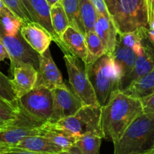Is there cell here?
Here are the masks:
<instances>
[{"mask_svg": "<svg viewBox=\"0 0 154 154\" xmlns=\"http://www.w3.org/2000/svg\"><path fill=\"white\" fill-rule=\"evenodd\" d=\"M63 59L72 92L84 105H99L93 86L87 76L85 66L83 67L79 59L70 54H64Z\"/></svg>", "mask_w": 154, "mask_h": 154, "instance_id": "8992f818", "label": "cell"}, {"mask_svg": "<svg viewBox=\"0 0 154 154\" xmlns=\"http://www.w3.org/2000/svg\"><path fill=\"white\" fill-rule=\"evenodd\" d=\"M2 154H51V153H37V152L30 151V150H23V149L17 148V147H9L8 150H6Z\"/></svg>", "mask_w": 154, "mask_h": 154, "instance_id": "1f68e13d", "label": "cell"}, {"mask_svg": "<svg viewBox=\"0 0 154 154\" xmlns=\"http://www.w3.org/2000/svg\"><path fill=\"white\" fill-rule=\"evenodd\" d=\"M42 135L46 137L51 142L60 147L63 150H66L75 146L78 139L72 134L63 129L51 127L47 123L42 127Z\"/></svg>", "mask_w": 154, "mask_h": 154, "instance_id": "44dd1931", "label": "cell"}, {"mask_svg": "<svg viewBox=\"0 0 154 154\" xmlns=\"http://www.w3.org/2000/svg\"><path fill=\"white\" fill-rule=\"evenodd\" d=\"M0 41L8 53L11 66L17 63H26L38 70L39 54L24 40L21 33L17 35L8 34L0 22Z\"/></svg>", "mask_w": 154, "mask_h": 154, "instance_id": "ba28073f", "label": "cell"}, {"mask_svg": "<svg viewBox=\"0 0 154 154\" xmlns=\"http://www.w3.org/2000/svg\"><path fill=\"white\" fill-rule=\"evenodd\" d=\"M46 1L48 2V3L49 4V5L51 6V7H52L53 5H54L56 4V3L60 2V0H46Z\"/></svg>", "mask_w": 154, "mask_h": 154, "instance_id": "f35d334b", "label": "cell"}, {"mask_svg": "<svg viewBox=\"0 0 154 154\" xmlns=\"http://www.w3.org/2000/svg\"><path fill=\"white\" fill-rule=\"evenodd\" d=\"M101 107L99 105H84L75 115L47 124L51 127L63 129L77 138L88 132L98 134L103 138L100 126Z\"/></svg>", "mask_w": 154, "mask_h": 154, "instance_id": "5b68a950", "label": "cell"}, {"mask_svg": "<svg viewBox=\"0 0 154 154\" xmlns=\"http://www.w3.org/2000/svg\"><path fill=\"white\" fill-rule=\"evenodd\" d=\"M144 153H146L147 154H154V147H153V148L150 149L149 150H147V151L144 152Z\"/></svg>", "mask_w": 154, "mask_h": 154, "instance_id": "ab89813d", "label": "cell"}, {"mask_svg": "<svg viewBox=\"0 0 154 154\" xmlns=\"http://www.w3.org/2000/svg\"><path fill=\"white\" fill-rule=\"evenodd\" d=\"M9 146H7V145H5V144H0V154L3 153L4 152H5L6 150H8Z\"/></svg>", "mask_w": 154, "mask_h": 154, "instance_id": "74e56055", "label": "cell"}, {"mask_svg": "<svg viewBox=\"0 0 154 154\" xmlns=\"http://www.w3.org/2000/svg\"><path fill=\"white\" fill-rule=\"evenodd\" d=\"M98 12L90 0H80L79 21L81 32L84 35L95 31V24L98 18Z\"/></svg>", "mask_w": 154, "mask_h": 154, "instance_id": "7402d4cb", "label": "cell"}, {"mask_svg": "<svg viewBox=\"0 0 154 154\" xmlns=\"http://www.w3.org/2000/svg\"><path fill=\"white\" fill-rule=\"evenodd\" d=\"M95 32L105 45L107 53L112 55L118 36V31L112 20L99 14L95 24Z\"/></svg>", "mask_w": 154, "mask_h": 154, "instance_id": "ac0fdd59", "label": "cell"}, {"mask_svg": "<svg viewBox=\"0 0 154 154\" xmlns=\"http://www.w3.org/2000/svg\"><path fill=\"white\" fill-rule=\"evenodd\" d=\"M65 84L61 72L54 63L48 48L39 55V68L35 86H44L53 90Z\"/></svg>", "mask_w": 154, "mask_h": 154, "instance_id": "30bf717a", "label": "cell"}, {"mask_svg": "<svg viewBox=\"0 0 154 154\" xmlns=\"http://www.w3.org/2000/svg\"><path fill=\"white\" fill-rule=\"evenodd\" d=\"M19 113V104L14 105L0 98V129L14 122Z\"/></svg>", "mask_w": 154, "mask_h": 154, "instance_id": "484cf974", "label": "cell"}, {"mask_svg": "<svg viewBox=\"0 0 154 154\" xmlns=\"http://www.w3.org/2000/svg\"><path fill=\"white\" fill-rule=\"evenodd\" d=\"M102 137L93 132H88L77 139L75 146L84 154H100Z\"/></svg>", "mask_w": 154, "mask_h": 154, "instance_id": "cb8c5ba5", "label": "cell"}, {"mask_svg": "<svg viewBox=\"0 0 154 154\" xmlns=\"http://www.w3.org/2000/svg\"><path fill=\"white\" fill-rule=\"evenodd\" d=\"M18 103L33 117L48 123L51 120L54 108L52 90L44 86H35L31 91L20 98Z\"/></svg>", "mask_w": 154, "mask_h": 154, "instance_id": "52a82bcc", "label": "cell"}, {"mask_svg": "<svg viewBox=\"0 0 154 154\" xmlns=\"http://www.w3.org/2000/svg\"><path fill=\"white\" fill-rule=\"evenodd\" d=\"M60 2L66 11L70 26L81 32L79 21L80 0H60Z\"/></svg>", "mask_w": 154, "mask_h": 154, "instance_id": "4316f807", "label": "cell"}, {"mask_svg": "<svg viewBox=\"0 0 154 154\" xmlns=\"http://www.w3.org/2000/svg\"><path fill=\"white\" fill-rule=\"evenodd\" d=\"M14 147L43 153L57 154L63 151V149L54 144L43 135H32L26 137Z\"/></svg>", "mask_w": 154, "mask_h": 154, "instance_id": "d6986e66", "label": "cell"}, {"mask_svg": "<svg viewBox=\"0 0 154 154\" xmlns=\"http://www.w3.org/2000/svg\"><path fill=\"white\" fill-rule=\"evenodd\" d=\"M85 38L87 48V59L84 65H88L106 54L107 51L102 40L95 31L87 32L85 34Z\"/></svg>", "mask_w": 154, "mask_h": 154, "instance_id": "603a6c76", "label": "cell"}, {"mask_svg": "<svg viewBox=\"0 0 154 154\" xmlns=\"http://www.w3.org/2000/svg\"><path fill=\"white\" fill-rule=\"evenodd\" d=\"M0 98L14 105L18 104L17 96L12 80L0 72Z\"/></svg>", "mask_w": 154, "mask_h": 154, "instance_id": "83f0119b", "label": "cell"}, {"mask_svg": "<svg viewBox=\"0 0 154 154\" xmlns=\"http://www.w3.org/2000/svg\"><path fill=\"white\" fill-rule=\"evenodd\" d=\"M33 22L40 24L46 29L53 37V41L59 45L60 48L63 47L62 41L55 32L51 22V8L46 0H22Z\"/></svg>", "mask_w": 154, "mask_h": 154, "instance_id": "4fadbf2b", "label": "cell"}, {"mask_svg": "<svg viewBox=\"0 0 154 154\" xmlns=\"http://www.w3.org/2000/svg\"><path fill=\"white\" fill-rule=\"evenodd\" d=\"M147 35L149 38L152 42H154V22L151 23L149 26V29H147Z\"/></svg>", "mask_w": 154, "mask_h": 154, "instance_id": "d590c367", "label": "cell"}, {"mask_svg": "<svg viewBox=\"0 0 154 154\" xmlns=\"http://www.w3.org/2000/svg\"><path fill=\"white\" fill-rule=\"evenodd\" d=\"M54 96L53 114L49 123H54L73 116L84 106L81 99L65 84L52 90Z\"/></svg>", "mask_w": 154, "mask_h": 154, "instance_id": "9c48e42d", "label": "cell"}, {"mask_svg": "<svg viewBox=\"0 0 154 154\" xmlns=\"http://www.w3.org/2000/svg\"><path fill=\"white\" fill-rule=\"evenodd\" d=\"M154 147V113L141 114L114 143V154H138Z\"/></svg>", "mask_w": 154, "mask_h": 154, "instance_id": "3957f363", "label": "cell"}, {"mask_svg": "<svg viewBox=\"0 0 154 154\" xmlns=\"http://www.w3.org/2000/svg\"><path fill=\"white\" fill-rule=\"evenodd\" d=\"M42 128H33L12 123L8 126L0 129V144L14 147L20 141L26 137L32 135H42Z\"/></svg>", "mask_w": 154, "mask_h": 154, "instance_id": "e0dca14e", "label": "cell"}, {"mask_svg": "<svg viewBox=\"0 0 154 154\" xmlns=\"http://www.w3.org/2000/svg\"><path fill=\"white\" fill-rule=\"evenodd\" d=\"M90 1H91V2L94 5L98 14L103 15V16L106 17L111 18L109 12H108V8H107L106 4L105 2V0H90Z\"/></svg>", "mask_w": 154, "mask_h": 154, "instance_id": "f546056e", "label": "cell"}, {"mask_svg": "<svg viewBox=\"0 0 154 154\" xmlns=\"http://www.w3.org/2000/svg\"><path fill=\"white\" fill-rule=\"evenodd\" d=\"M6 7L23 23L33 22L22 0H2Z\"/></svg>", "mask_w": 154, "mask_h": 154, "instance_id": "f1b7e54d", "label": "cell"}, {"mask_svg": "<svg viewBox=\"0 0 154 154\" xmlns=\"http://www.w3.org/2000/svg\"><path fill=\"white\" fill-rule=\"evenodd\" d=\"M144 113H154V93L141 99Z\"/></svg>", "mask_w": 154, "mask_h": 154, "instance_id": "4dcf8cb0", "label": "cell"}, {"mask_svg": "<svg viewBox=\"0 0 154 154\" xmlns=\"http://www.w3.org/2000/svg\"><path fill=\"white\" fill-rule=\"evenodd\" d=\"M84 66L98 104L101 108L104 107L120 90V78L112 55L106 53L93 63Z\"/></svg>", "mask_w": 154, "mask_h": 154, "instance_id": "7a4b0ae2", "label": "cell"}, {"mask_svg": "<svg viewBox=\"0 0 154 154\" xmlns=\"http://www.w3.org/2000/svg\"><path fill=\"white\" fill-rule=\"evenodd\" d=\"M20 33L24 40L39 55L49 48L53 41L51 33L35 22L23 23L21 26Z\"/></svg>", "mask_w": 154, "mask_h": 154, "instance_id": "5bb4252c", "label": "cell"}, {"mask_svg": "<svg viewBox=\"0 0 154 154\" xmlns=\"http://www.w3.org/2000/svg\"><path fill=\"white\" fill-rule=\"evenodd\" d=\"M138 154H147L146 153H138Z\"/></svg>", "mask_w": 154, "mask_h": 154, "instance_id": "60d3db41", "label": "cell"}, {"mask_svg": "<svg viewBox=\"0 0 154 154\" xmlns=\"http://www.w3.org/2000/svg\"><path fill=\"white\" fill-rule=\"evenodd\" d=\"M14 87L18 99L31 91L36 85L38 70L29 63H17L11 66Z\"/></svg>", "mask_w": 154, "mask_h": 154, "instance_id": "7c38bea8", "label": "cell"}, {"mask_svg": "<svg viewBox=\"0 0 154 154\" xmlns=\"http://www.w3.org/2000/svg\"><path fill=\"white\" fill-rule=\"evenodd\" d=\"M147 31V28L144 29L141 38V53L137 58L135 68L130 76L126 80L122 90H125L138 78L154 69V42L150 40Z\"/></svg>", "mask_w": 154, "mask_h": 154, "instance_id": "8fae6325", "label": "cell"}, {"mask_svg": "<svg viewBox=\"0 0 154 154\" xmlns=\"http://www.w3.org/2000/svg\"><path fill=\"white\" fill-rule=\"evenodd\" d=\"M149 26L154 22V0H146Z\"/></svg>", "mask_w": 154, "mask_h": 154, "instance_id": "d6a6232c", "label": "cell"}, {"mask_svg": "<svg viewBox=\"0 0 154 154\" xmlns=\"http://www.w3.org/2000/svg\"><path fill=\"white\" fill-rule=\"evenodd\" d=\"M112 57L120 78V90H122L135 68L138 55L132 48L122 44L117 38Z\"/></svg>", "mask_w": 154, "mask_h": 154, "instance_id": "9a60e30c", "label": "cell"}, {"mask_svg": "<svg viewBox=\"0 0 154 154\" xmlns=\"http://www.w3.org/2000/svg\"><path fill=\"white\" fill-rule=\"evenodd\" d=\"M61 50L64 54H70L85 64L87 59V48L85 35L80 30L69 26L61 36Z\"/></svg>", "mask_w": 154, "mask_h": 154, "instance_id": "2e32d148", "label": "cell"}, {"mask_svg": "<svg viewBox=\"0 0 154 154\" xmlns=\"http://www.w3.org/2000/svg\"><path fill=\"white\" fill-rule=\"evenodd\" d=\"M122 92L137 99H142L154 93V69L129 84Z\"/></svg>", "mask_w": 154, "mask_h": 154, "instance_id": "ffe728a7", "label": "cell"}, {"mask_svg": "<svg viewBox=\"0 0 154 154\" xmlns=\"http://www.w3.org/2000/svg\"><path fill=\"white\" fill-rule=\"evenodd\" d=\"M8 13H12V12L6 7V5H5V3L3 2L2 0H0V14Z\"/></svg>", "mask_w": 154, "mask_h": 154, "instance_id": "8d00e7d4", "label": "cell"}, {"mask_svg": "<svg viewBox=\"0 0 154 154\" xmlns=\"http://www.w3.org/2000/svg\"><path fill=\"white\" fill-rule=\"evenodd\" d=\"M118 34L149 29L146 0H105Z\"/></svg>", "mask_w": 154, "mask_h": 154, "instance_id": "277c9868", "label": "cell"}, {"mask_svg": "<svg viewBox=\"0 0 154 154\" xmlns=\"http://www.w3.org/2000/svg\"><path fill=\"white\" fill-rule=\"evenodd\" d=\"M9 59V55L8 51H6L5 48L0 41V62L4 60L5 59Z\"/></svg>", "mask_w": 154, "mask_h": 154, "instance_id": "e575fe53", "label": "cell"}, {"mask_svg": "<svg viewBox=\"0 0 154 154\" xmlns=\"http://www.w3.org/2000/svg\"><path fill=\"white\" fill-rule=\"evenodd\" d=\"M101 108L100 126L103 138L111 140L113 144L120 140L127 128L144 113L141 100L121 90Z\"/></svg>", "mask_w": 154, "mask_h": 154, "instance_id": "6da1fadb", "label": "cell"}, {"mask_svg": "<svg viewBox=\"0 0 154 154\" xmlns=\"http://www.w3.org/2000/svg\"><path fill=\"white\" fill-rule=\"evenodd\" d=\"M51 22L57 35L61 38L66 29L70 26L69 19L61 2L56 3L51 8ZM61 39V38H60Z\"/></svg>", "mask_w": 154, "mask_h": 154, "instance_id": "d4e9b609", "label": "cell"}, {"mask_svg": "<svg viewBox=\"0 0 154 154\" xmlns=\"http://www.w3.org/2000/svg\"><path fill=\"white\" fill-rule=\"evenodd\" d=\"M57 154H84L81 150L78 149V147L76 146H73L71 148L68 149L66 150H63V151L60 152V153H57Z\"/></svg>", "mask_w": 154, "mask_h": 154, "instance_id": "836d02e7", "label": "cell"}]
</instances>
